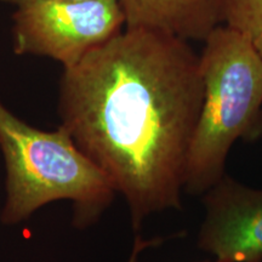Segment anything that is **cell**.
Returning <instances> with one entry per match:
<instances>
[{"label":"cell","instance_id":"cell-1","mask_svg":"<svg viewBox=\"0 0 262 262\" xmlns=\"http://www.w3.org/2000/svg\"><path fill=\"white\" fill-rule=\"evenodd\" d=\"M203 98L189 41L149 29H123L63 71L61 125L124 196L135 231L152 214L181 209Z\"/></svg>","mask_w":262,"mask_h":262},{"label":"cell","instance_id":"cell-2","mask_svg":"<svg viewBox=\"0 0 262 262\" xmlns=\"http://www.w3.org/2000/svg\"><path fill=\"white\" fill-rule=\"evenodd\" d=\"M0 149L5 163V203L0 221L21 224L49 203L71 201L73 225L88 227L112 204L107 175L60 125L45 131L16 117L0 101Z\"/></svg>","mask_w":262,"mask_h":262},{"label":"cell","instance_id":"cell-3","mask_svg":"<svg viewBox=\"0 0 262 262\" xmlns=\"http://www.w3.org/2000/svg\"><path fill=\"white\" fill-rule=\"evenodd\" d=\"M204 98L193 134L183 191L203 194L225 175L237 141L262 136V57L247 37L216 27L199 55Z\"/></svg>","mask_w":262,"mask_h":262},{"label":"cell","instance_id":"cell-4","mask_svg":"<svg viewBox=\"0 0 262 262\" xmlns=\"http://www.w3.org/2000/svg\"><path fill=\"white\" fill-rule=\"evenodd\" d=\"M14 51L73 67L125 27L118 0H35L17 6Z\"/></svg>","mask_w":262,"mask_h":262},{"label":"cell","instance_id":"cell-5","mask_svg":"<svg viewBox=\"0 0 262 262\" xmlns=\"http://www.w3.org/2000/svg\"><path fill=\"white\" fill-rule=\"evenodd\" d=\"M203 205L196 247L217 262L262 261V188L225 173L203 193Z\"/></svg>","mask_w":262,"mask_h":262},{"label":"cell","instance_id":"cell-6","mask_svg":"<svg viewBox=\"0 0 262 262\" xmlns=\"http://www.w3.org/2000/svg\"><path fill=\"white\" fill-rule=\"evenodd\" d=\"M125 28H143L204 41L224 25L226 0H118Z\"/></svg>","mask_w":262,"mask_h":262},{"label":"cell","instance_id":"cell-7","mask_svg":"<svg viewBox=\"0 0 262 262\" xmlns=\"http://www.w3.org/2000/svg\"><path fill=\"white\" fill-rule=\"evenodd\" d=\"M224 25L247 37L262 57V0H226Z\"/></svg>","mask_w":262,"mask_h":262},{"label":"cell","instance_id":"cell-8","mask_svg":"<svg viewBox=\"0 0 262 262\" xmlns=\"http://www.w3.org/2000/svg\"><path fill=\"white\" fill-rule=\"evenodd\" d=\"M163 241H164L163 238H153V239H149V241H143L140 234H136L133 251H131V255L127 262H139V255L141 251H143L147 248L156 247V245L162 244Z\"/></svg>","mask_w":262,"mask_h":262},{"label":"cell","instance_id":"cell-9","mask_svg":"<svg viewBox=\"0 0 262 262\" xmlns=\"http://www.w3.org/2000/svg\"><path fill=\"white\" fill-rule=\"evenodd\" d=\"M0 2H4V3H9V4H15V5H24L27 4V3L31 2H35V0H0Z\"/></svg>","mask_w":262,"mask_h":262},{"label":"cell","instance_id":"cell-10","mask_svg":"<svg viewBox=\"0 0 262 262\" xmlns=\"http://www.w3.org/2000/svg\"><path fill=\"white\" fill-rule=\"evenodd\" d=\"M196 262H217V261H209V260H205V261H196ZM262 262V261H261Z\"/></svg>","mask_w":262,"mask_h":262}]
</instances>
